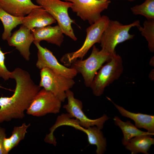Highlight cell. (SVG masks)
Masks as SVG:
<instances>
[{"instance_id":"6da1fadb","label":"cell","mask_w":154,"mask_h":154,"mask_svg":"<svg viewBox=\"0 0 154 154\" xmlns=\"http://www.w3.org/2000/svg\"><path fill=\"white\" fill-rule=\"evenodd\" d=\"M11 72L12 79L15 81V88L10 97H0V123L23 118L25 111L41 89L27 71L17 68Z\"/></svg>"},{"instance_id":"7a4b0ae2","label":"cell","mask_w":154,"mask_h":154,"mask_svg":"<svg viewBox=\"0 0 154 154\" xmlns=\"http://www.w3.org/2000/svg\"><path fill=\"white\" fill-rule=\"evenodd\" d=\"M137 20L124 25L116 20H110L103 32L100 43L102 49L113 56L116 54L115 48L118 44L132 39L135 36L129 32L131 29L140 25Z\"/></svg>"},{"instance_id":"3957f363","label":"cell","mask_w":154,"mask_h":154,"mask_svg":"<svg viewBox=\"0 0 154 154\" xmlns=\"http://www.w3.org/2000/svg\"><path fill=\"white\" fill-rule=\"evenodd\" d=\"M110 20L108 16L104 15L91 25L86 29V37L82 46L76 51L64 55L60 59L61 62L65 66H69L78 59H83L91 47L96 43H100L102 34Z\"/></svg>"},{"instance_id":"277c9868","label":"cell","mask_w":154,"mask_h":154,"mask_svg":"<svg viewBox=\"0 0 154 154\" xmlns=\"http://www.w3.org/2000/svg\"><path fill=\"white\" fill-rule=\"evenodd\" d=\"M123 69L122 58L116 54L100 68L95 76L90 87L93 94L96 96L103 94L105 88L119 78Z\"/></svg>"},{"instance_id":"5b68a950","label":"cell","mask_w":154,"mask_h":154,"mask_svg":"<svg viewBox=\"0 0 154 154\" xmlns=\"http://www.w3.org/2000/svg\"><path fill=\"white\" fill-rule=\"evenodd\" d=\"M113 56L102 49L100 50L94 45L87 58L84 60H76L72 64L71 68L82 74L85 86L90 87L97 71Z\"/></svg>"},{"instance_id":"8992f818","label":"cell","mask_w":154,"mask_h":154,"mask_svg":"<svg viewBox=\"0 0 154 154\" xmlns=\"http://www.w3.org/2000/svg\"><path fill=\"white\" fill-rule=\"evenodd\" d=\"M36 2L55 19L64 34L74 41L77 40L72 26L75 21L70 18L68 13L72 3L60 0H36Z\"/></svg>"},{"instance_id":"52a82bcc","label":"cell","mask_w":154,"mask_h":154,"mask_svg":"<svg viewBox=\"0 0 154 154\" xmlns=\"http://www.w3.org/2000/svg\"><path fill=\"white\" fill-rule=\"evenodd\" d=\"M40 75L39 86L51 92L62 102L66 98V91L72 88L75 84L73 79L57 74L47 68L40 70Z\"/></svg>"},{"instance_id":"ba28073f","label":"cell","mask_w":154,"mask_h":154,"mask_svg":"<svg viewBox=\"0 0 154 154\" xmlns=\"http://www.w3.org/2000/svg\"><path fill=\"white\" fill-rule=\"evenodd\" d=\"M62 101L51 92L43 88L35 96L26 110L27 114L39 117L59 112Z\"/></svg>"},{"instance_id":"9c48e42d","label":"cell","mask_w":154,"mask_h":154,"mask_svg":"<svg viewBox=\"0 0 154 154\" xmlns=\"http://www.w3.org/2000/svg\"><path fill=\"white\" fill-rule=\"evenodd\" d=\"M71 2V9L84 21L91 25L101 17L102 12L107 9L111 3L110 0H64Z\"/></svg>"},{"instance_id":"30bf717a","label":"cell","mask_w":154,"mask_h":154,"mask_svg":"<svg viewBox=\"0 0 154 154\" xmlns=\"http://www.w3.org/2000/svg\"><path fill=\"white\" fill-rule=\"evenodd\" d=\"M66 93L68 103L64 105L63 108L70 117L77 119L80 125L84 128L95 126L100 129L103 128L104 123L110 118L106 114H104L101 117L95 119L88 118L82 110V101L74 98L73 92L69 90Z\"/></svg>"},{"instance_id":"8fae6325","label":"cell","mask_w":154,"mask_h":154,"mask_svg":"<svg viewBox=\"0 0 154 154\" xmlns=\"http://www.w3.org/2000/svg\"><path fill=\"white\" fill-rule=\"evenodd\" d=\"M37 49V67L40 70L47 68L55 73L66 78L73 79L78 72L74 69L68 68L58 61L52 52L46 47L42 46L40 42H34Z\"/></svg>"},{"instance_id":"7c38bea8","label":"cell","mask_w":154,"mask_h":154,"mask_svg":"<svg viewBox=\"0 0 154 154\" xmlns=\"http://www.w3.org/2000/svg\"><path fill=\"white\" fill-rule=\"evenodd\" d=\"M8 44L15 47L27 61L30 60V48L34 41L31 30L22 25L7 40Z\"/></svg>"},{"instance_id":"4fadbf2b","label":"cell","mask_w":154,"mask_h":154,"mask_svg":"<svg viewBox=\"0 0 154 154\" xmlns=\"http://www.w3.org/2000/svg\"><path fill=\"white\" fill-rule=\"evenodd\" d=\"M31 31L34 37V42H40L44 40L60 47L64 40V34L58 25L35 28Z\"/></svg>"},{"instance_id":"5bb4252c","label":"cell","mask_w":154,"mask_h":154,"mask_svg":"<svg viewBox=\"0 0 154 154\" xmlns=\"http://www.w3.org/2000/svg\"><path fill=\"white\" fill-rule=\"evenodd\" d=\"M55 19L41 6L32 10L24 17L22 25L31 30L56 23Z\"/></svg>"},{"instance_id":"9a60e30c","label":"cell","mask_w":154,"mask_h":154,"mask_svg":"<svg viewBox=\"0 0 154 154\" xmlns=\"http://www.w3.org/2000/svg\"><path fill=\"white\" fill-rule=\"evenodd\" d=\"M40 6L35 4L31 0H2L0 7L7 13L16 17H23L32 10Z\"/></svg>"},{"instance_id":"2e32d148","label":"cell","mask_w":154,"mask_h":154,"mask_svg":"<svg viewBox=\"0 0 154 154\" xmlns=\"http://www.w3.org/2000/svg\"><path fill=\"white\" fill-rule=\"evenodd\" d=\"M107 98L112 102L122 116L133 120L136 127L145 129L148 132L154 133V116L129 112L114 102L110 98Z\"/></svg>"},{"instance_id":"e0dca14e","label":"cell","mask_w":154,"mask_h":154,"mask_svg":"<svg viewBox=\"0 0 154 154\" xmlns=\"http://www.w3.org/2000/svg\"><path fill=\"white\" fill-rule=\"evenodd\" d=\"M149 135L137 136L130 139L125 146L131 154L142 153L148 154L151 145L154 144V139Z\"/></svg>"},{"instance_id":"ac0fdd59","label":"cell","mask_w":154,"mask_h":154,"mask_svg":"<svg viewBox=\"0 0 154 154\" xmlns=\"http://www.w3.org/2000/svg\"><path fill=\"white\" fill-rule=\"evenodd\" d=\"M115 125L121 129L123 135L122 142L125 146L132 138L141 135H154V133L141 131L136 127L129 120L122 121L119 117L115 116L113 119Z\"/></svg>"},{"instance_id":"d6986e66","label":"cell","mask_w":154,"mask_h":154,"mask_svg":"<svg viewBox=\"0 0 154 154\" xmlns=\"http://www.w3.org/2000/svg\"><path fill=\"white\" fill-rule=\"evenodd\" d=\"M24 18L13 16L0 7V20L4 27L2 36L3 40H7L11 35L12 30L18 25L22 24Z\"/></svg>"},{"instance_id":"ffe728a7","label":"cell","mask_w":154,"mask_h":154,"mask_svg":"<svg viewBox=\"0 0 154 154\" xmlns=\"http://www.w3.org/2000/svg\"><path fill=\"white\" fill-rule=\"evenodd\" d=\"M30 125V123L26 124L24 123L21 126L14 127L11 136L8 138L6 137L3 140V146L6 151L9 152L24 139L27 133V130Z\"/></svg>"},{"instance_id":"44dd1931","label":"cell","mask_w":154,"mask_h":154,"mask_svg":"<svg viewBox=\"0 0 154 154\" xmlns=\"http://www.w3.org/2000/svg\"><path fill=\"white\" fill-rule=\"evenodd\" d=\"M89 127V132L87 135L89 143L96 145L97 147L96 151V154H104L106 151L107 142L102 131L101 129L95 126Z\"/></svg>"},{"instance_id":"7402d4cb","label":"cell","mask_w":154,"mask_h":154,"mask_svg":"<svg viewBox=\"0 0 154 154\" xmlns=\"http://www.w3.org/2000/svg\"><path fill=\"white\" fill-rule=\"evenodd\" d=\"M137 27L141 35L145 37L148 43V47L151 52L154 51V19H147Z\"/></svg>"},{"instance_id":"603a6c76","label":"cell","mask_w":154,"mask_h":154,"mask_svg":"<svg viewBox=\"0 0 154 154\" xmlns=\"http://www.w3.org/2000/svg\"><path fill=\"white\" fill-rule=\"evenodd\" d=\"M135 15H141L147 19H154V0H145L142 3L136 5L131 8Z\"/></svg>"},{"instance_id":"cb8c5ba5","label":"cell","mask_w":154,"mask_h":154,"mask_svg":"<svg viewBox=\"0 0 154 154\" xmlns=\"http://www.w3.org/2000/svg\"><path fill=\"white\" fill-rule=\"evenodd\" d=\"M0 47V77L6 81L12 79V72L7 68L5 64V54Z\"/></svg>"},{"instance_id":"d4e9b609","label":"cell","mask_w":154,"mask_h":154,"mask_svg":"<svg viewBox=\"0 0 154 154\" xmlns=\"http://www.w3.org/2000/svg\"><path fill=\"white\" fill-rule=\"evenodd\" d=\"M6 137L5 129L0 127V154H7L3 147V140Z\"/></svg>"},{"instance_id":"484cf974","label":"cell","mask_w":154,"mask_h":154,"mask_svg":"<svg viewBox=\"0 0 154 154\" xmlns=\"http://www.w3.org/2000/svg\"><path fill=\"white\" fill-rule=\"evenodd\" d=\"M153 75H154V70H152L150 74L149 75H150V76H149V77L150 78L151 80H153L154 79L153 78Z\"/></svg>"},{"instance_id":"4316f807","label":"cell","mask_w":154,"mask_h":154,"mask_svg":"<svg viewBox=\"0 0 154 154\" xmlns=\"http://www.w3.org/2000/svg\"><path fill=\"white\" fill-rule=\"evenodd\" d=\"M149 63L151 66H152L153 65L154 66L153 64V63L154 64V56L151 58Z\"/></svg>"},{"instance_id":"83f0119b","label":"cell","mask_w":154,"mask_h":154,"mask_svg":"<svg viewBox=\"0 0 154 154\" xmlns=\"http://www.w3.org/2000/svg\"><path fill=\"white\" fill-rule=\"evenodd\" d=\"M0 88H4V87H2V86H0Z\"/></svg>"},{"instance_id":"f1b7e54d","label":"cell","mask_w":154,"mask_h":154,"mask_svg":"<svg viewBox=\"0 0 154 154\" xmlns=\"http://www.w3.org/2000/svg\"><path fill=\"white\" fill-rule=\"evenodd\" d=\"M128 0V1H134V0Z\"/></svg>"},{"instance_id":"f546056e","label":"cell","mask_w":154,"mask_h":154,"mask_svg":"<svg viewBox=\"0 0 154 154\" xmlns=\"http://www.w3.org/2000/svg\"><path fill=\"white\" fill-rule=\"evenodd\" d=\"M2 0H0V1H1Z\"/></svg>"}]
</instances>
